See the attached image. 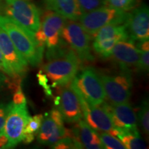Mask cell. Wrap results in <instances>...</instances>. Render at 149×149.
<instances>
[{
  "label": "cell",
  "mask_w": 149,
  "mask_h": 149,
  "mask_svg": "<svg viewBox=\"0 0 149 149\" xmlns=\"http://www.w3.org/2000/svg\"><path fill=\"white\" fill-rule=\"evenodd\" d=\"M0 28L10 37L17 50L27 63L33 67L42 62L44 48L40 47L35 33L30 32L20 24L6 15H0Z\"/></svg>",
  "instance_id": "obj_1"
},
{
  "label": "cell",
  "mask_w": 149,
  "mask_h": 149,
  "mask_svg": "<svg viewBox=\"0 0 149 149\" xmlns=\"http://www.w3.org/2000/svg\"><path fill=\"white\" fill-rule=\"evenodd\" d=\"M81 63L75 53L70 49L64 55L48 61L43 66V71L51 81V87L63 86L71 82L79 72Z\"/></svg>",
  "instance_id": "obj_2"
},
{
  "label": "cell",
  "mask_w": 149,
  "mask_h": 149,
  "mask_svg": "<svg viewBox=\"0 0 149 149\" xmlns=\"http://www.w3.org/2000/svg\"><path fill=\"white\" fill-rule=\"evenodd\" d=\"M70 86L78 97L91 106H97L105 101L106 95L97 70L93 67L83 68L70 82Z\"/></svg>",
  "instance_id": "obj_3"
},
{
  "label": "cell",
  "mask_w": 149,
  "mask_h": 149,
  "mask_svg": "<svg viewBox=\"0 0 149 149\" xmlns=\"http://www.w3.org/2000/svg\"><path fill=\"white\" fill-rule=\"evenodd\" d=\"M120 71L115 74L99 73L109 104H117L129 101L133 88V77L130 68H120Z\"/></svg>",
  "instance_id": "obj_4"
},
{
  "label": "cell",
  "mask_w": 149,
  "mask_h": 149,
  "mask_svg": "<svg viewBox=\"0 0 149 149\" xmlns=\"http://www.w3.org/2000/svg\"><path fill=\"white\" fill-rule=\"evenodd\" d=\"M128 13L104 6L81 15L78 21L86 32L95 35L101 28L108 24H125Z\"/></svg>",
  "instance_id": "obj_5"
},
{
  "label": "cell",
  "mask_w": 149,
  "mask_h": 149,
  "mask_svg": "<svg viewBox=\"0 0 149 149\" xmlns=\"http://www.w3.org/2000/svg\"><path fill=\"white\" fill-rule=\"evenodd\" d=\"M61 38L75 53L81 62L95 59L91 53V35L86 32L79 22L67 20L61 31Z\"/></svg>",
  "instance_id": "obj_6"
},
{
  "label": "cell",
  "mask_w": 149,
  "mask_h": 149,
  "mask_svg": "<svg viewBox=\"0 0 149 149\" xmlns=\"http://www.w3.org/2000/svg\"><path fill=\"white\" fill-rule=\"evenodd\" d=\"M3 10L6 16L30 32L35 33L40 29V12L36 6L29 0H5Z\"/></svg>",
  "instance_id": "obj_7"
},
{
  "label": "cell",
  "mask_w": 149,
  "mask_h": 149,
  "mask_svg": "<svg viewBox=\"0 0 149 149\" xmlns=\"http://www.w3.org/2000/svg\"><path fill=\"white\" fill-rule=\"evenodd\" d=\"M30 117L26 104L16 105L10 102L3 131L13 148L22 141L24 129Z\"/></svg>",
  "instance_id": "obj_8"
},
{
  "label": "cell",
  "mask_w": 149,
  "mask_h": 149,
  "mask_svg": "<svg viewBox=\"0 0 149 149\" xmlns=\"http://www.w3.org/2000/svg\"><path fill=\"white\" fill-rule=\"evenodd\" d=\"M59 94L55 99V104L62 115L64 122L74 124L83 117L82 110L77 95L69 84L58 86Z\"/></svg>",
  "instance_id": "obj_9"
},
{
  "label": "cell",
  "mask_w": 149,
  "mask_h": 149,
  "mask_svg": "<svg viewBox=\"0 0 149 149\" xmlns=\"http://www.w3.org/2000/svg\"><path fill=\"white\" fill-rule=\"evenodd\" d=\"M101 106L109 115L115 128L123 131H138L137 116L128 102L111 104L104 101Z\"/></svg>",
  "instance_id": "obj_10"
},
{
  "label": "cell",
  "mask_w": 149,
  "mask_h": 149,
  "mask_svg": "<svg viewBox=\"0 0 149 149\" xmlns=\"http://www.w3.org/2000/svg\"><path fill=\"white\" fill-rule=\"evenodd\" d=\"M126 30L132 42H142L149 39V10L143 4L128 14L125 22Z\"/></svg>",
  "instance_id": "obj_11"
},
{
  "label": "cell",
  "mask_w": 149,
  "mask_h": 149,
  "mask_svg": "<svg viewBox=\"0 0 149 149\" xmlns=\"http://www.w3.org/2000/svg\"><path fill=\"white\" fill-rule=\"evenodd\" d=\"M0 51L11 76L18 74L24 77L26 74L29 64L17 50L8 34L1 28H0Z\"/></svg>",
  "instance_id": "obj_12"
},
{
  "label": "cell",
  "mask_w": 149,
  "mask_h": 149,
  "mask_svg": "<svg viewBox=\"0 0 149 149\" xmlns=\"http://www.w3.org/2000/svg\"><path fill=\"white\" fill-rule=\"evenodd\" d=\"M83 116L85 122L96 131L105 132L110 135L117 137L120 130L113 126L111 117L101 104L91 106L88 103L81 105Z\"/></svg>",
  "instance_id": "obj_13"
},
{
  "label": "cell",
  "mask_w": 149,
  "mask_h": 149,
  "mask_svg": "<svg viewBox=\"0 0 149 149\" xmlns=\"http://www.w3.org/2000/svg\"><path fill=\"white\" fill-rule=\"evenodd\" d=\"M67 20L61 15L48 9L43 14L40 29L45 35L46 46L48 48H53L60 42L61 31Z\"/></svg>",
  "instance_id": "obj_14"
},
{
  "label": "cell",
  "mask_w": 149,
  "mask_h": 149,
  "mask_svg": "<svg viewBox=\"0 0 149 149\" xmlns=\"http://www.w3.org/2000/svg\"><path fill=\"white\" fill-rule=\"evenodd\" d=\"M66 137L73 138L72 130L57 125L49 113H46L38 131L37 140L41 144L51 146L61 139Z\"/></svg>",
  "instance_id": "obj_15"
},
{
  "label": "cell",
  "mask_w": 149,
  "mask_h": 149,
  "mask_svg": "<svg viewBox=\"0 0 149 149\" xmlns=\"http://www.w3.org/2000/svg\"><path fill=\"white\" fill-rule=\"evenodd\" d=\"M141 51L131 40H123L117 42L112 51V58L120 68H137L141 57Z\"/></svg>",
  "instance_id": "obj_16"
},
{
  "label": "cell",
  "mask_w": 149,
  "mask_h": 149,
  "mask_svg": "<svg viewBox=\"0 0 149 149\" xmlns=\"http://www.w3.org/2000/svg\"><path fill=\"white\" fill-rule=\"evenodd\" d=\"M71 130L73 139L79 141L84 148H104L96 130L93 129L85 121L79 120Z\"/></svg>",
  "instance_id": "obj_17"
},
{
  "label": "cell",
  "mask_w": 149,
  "mask_h": 149,
  "mask_svg": "<svg viewBox=\"0 0 149 149\" xmlns=\"http://www.w3.org/2000/svg\"><path fill=\"white\" fill-rule=\"evenodd\" d=\"M48 10L56 12L67 19L77 21L82 15L77 0H44Z\"/></svg>",
  "instance_id": "obj_18"
},
{
  "label": "cell",
  "mask_w": 149,
  "mask_h": 149,
  "mask_svg": "<svg viewBox=\"0 0 149 149\" xmlns=\"http://www.w3.org/2000/svg\"><path fill=\"white\" fill-rule=\"evenodd\" d=\"M126 149H144L146 145L139 135V131H123L120 130L117 136Z\"/></svg>",
  "instance_id": "obj_19"
},
{
  "label": "cell",
  "mask_w": 149,
  "mask_h": 149,
  "mask_svg": "<svg viewBox=\"0 0 149 149\" xmlns=\"http://www.w3.org/2000/svg\"><path fill=\"white\" fill-rule=\"evenodd\" d=\"M120 41L123 40L118 37L110 39V40L99 41V42L93 41V48L95 53L102 58H109L111 56L112 51L115 44Z\"/></svg>",
  "instance_id": "obj_20"
},
{
  "label": "cell",
  "mask_w": 149,
  "mask_h": 149,
  "mask_svg": "<svg viewBox=\"0 0 149 149\" xmlns=\"http://www.w3.org/2000/svg\"><path fill=\"white\" fill-rule=\"evenodd\" d=\"M137 120L142 131L148 135L149 134V105L148 98L144 99L140 105L137 114Z\"/></svg>",
  "instance_id": "obj_21"
},
{
  "label": "cell",
  "mask_w": 149,
  "mask_h": 149,
  "mask_svg": "<svg viewBox=\"0 0 149 149\" xmlns=\"http://www.w3.org/2000/svg\"><path fill=\"white\" fill-rule=\"evenodd\" d=\"M140 0H105L106 6L125 12L132 10L139 5Z\"/></svg>",
  "instance_id": "obj_22"
},
{
  "label": "cell",
  "mask_w": 149,
  "mask_h": 149,
  "mask_svg": "<svg viewBox=\"0 0 149 149\" xmlns=\"http://www.w3.org/2000/svg\"><path fill=\"white\" fill-rule=\"evenodd\" d=\"M104 148L107 149H126L125 146L122 144L120 139L116 138L115 136L102 132L99 135Z\"/></svg>",
  "instance_id": "obj_23"
},
{
  "label": "cell",
  "mask_w": 149,
  "mask_h": 149,
  "mask_svg": "<svg viewBox=\"0 0 149 149\" xmlns=\"http://www.w3.org/2000/svg\"><path fill=\"white\" fill-rule=\"evenodd\" d=\"M77 1L83 14L106 6L105 0H77Z\"/></svg>",
  "instance_id": "obj_24"
},
{
  "label": "cell",
  "mask_w": 149,
  "mask_h": 149,
  "mask_svg": "<svg viewBox=\"0 0 149 149\" xmlns=\"http://www.w3.org/2000/svg\"><path fill=\"white\" fill-rule=\"evenodd\" d=\"M51 148L55 149H72V148H84L79 141L71 137H64L61 139L55 144L52 145Z\"/></svg>",
  "instance_id": "obj_25"
},
{
  "label": "cell",
  "mask_w": 149,
  "mask_h": 149,
  "mask_svg": "<svg viewBox=\"0 0 149 149\" xmlns=\"http://www.w3.org/2000/svg\"><path fill=\"white\" fill-rule=\"evenodd\" d=\"M44 116L42 114L34 115L33 117H30L29 122L26 125L24 133L34 134L38 133L40 126L42 125Z\"/></svg>",
  "instance_id": "obj_26"
},
{
  "label": "cell",
  "mask_w": 149,
  "mask_h": 149,
  "mask_svg": "<svg viewBox=\"0 0 149 149\" xmlns=\"http://www.w3.org/2000/svg\"><path fill=\"white\" fill-rule=\"evenodd\" d=\"M37 77L38 79V82L41 86L44 88V92L47 96L51 97L53 95V92L51 90V86L48 85V79L46 74H43L42 70H40V72L37 74Z\"/></svg>",
  "instance_id": "obj_27"
},
{
  "label": "cell",
  "mask_w": 149,
  "mask_h": 149,
  "mask_svg": "<svg viewBox=\"0 0 149 149\" xmlns=\"http://www.w3.org/2000/svg\"><path fill=\"white\" fill-rule=\"evenodd\" d=\"M137 70L141 72H148L149 70V51H141V57L137 65Z\"/></svg>",
  "instance_id": "obj_28"
},
{
  "label": "cell",
  "mask_w": 149,
  "mask_h": 149,
  "mask_svg": "<svg viewBox=\"0 0 149 149\" xmlns=\"http://www.w3.org/2000/svg\"><path fill=\"white\" fill-rule=\"evenodd\" d=\"M10 103H0V132H2L4 127L5 121L8 115Z\"/></svg>",
  "instance_id": "obj_29"
},
{
  "label": "cell",
  "mask_w": 149,
  "mask_h": 149,
  "mask_svg": "<svg viewBox=\"0 0 149 149\" xmlns=\"http://www.w3.org/2000/svg\"><path fill=\"white\" fill-rule=\"evenodd\" d=\"M12 102L16 105L26 104V97L24 95L23 91H22V86H19L17 88V90L15 91Z\"/></svg>",
  "instance_id": "obj_30"
},
{
  "label": "cell",
  "mask_w": 149,
  "mask_h": 149,
  "mask_svg": "<svg viewBox=\"0 0 149 149\" xmlns=\"http://www.w3.org/2000/svg\"><path fill=\"white\" fill-rule=\"evenodd\" d=\"M49 113L50 116L53 120H54L56 124L57 125L60 126H64V120H63L62 115H61V113L59 112V111L57 109H53V110H51V112Z\"/></svg>",
  "instance_id": "obj_31"
},
{
  "label": "cell",
  "mask_w": 149,
  "mask_h": 149,
  "mask_svg": "<svg viewBox=\"0 0 149 149\" xmlns=\"http://www.w3.org/2000/svg\"><path fill=\"white\" fill-rule=\"evenodd\" d=\"M10 140L3 131L0 132V148H13Z\"/></svg>",
  "instance_id": "obj_32"
},
{
  "label": "cell",
  "mask_w": 149,
  "mask_h": 149,
  "mask_svg": "<svg viewBox=\"0 0 149 149\" xmlns=\"http://www.w3.org/2000/svg\"><path fill=\"white\" fill-rule=\"evenodd\" d=\"M137 48L141 51H149V42L148 40H144L142 42H138L137 44Z\"/></svg>",
  "instance_id": "obj_33"
},
{
  "label": "cell",
  "mask_w": 149,
  "mask_h": 149,
  "mask_svg": "<svg viewBox=\"0 0 149 149\" xmlns=\"http://www.w3.org/2000/svg\"><path fill=\"white\" fill-rule=\"evenodd\" d=\"M35 139V135L34 134H30V133H24V137L22 141L26 144H31L33 142V141Z\"/></svg>",
  "instance_id": "obj_34"
},
{
  "label": "cell",
  "mask_w": 149,
  "mask_h": 149,
  "mask_svg": "<svg viewBox=\"0 0 149 149\" xmlns=\"http://www.w3.org/2000/svg\"><path fill=\"white\" fill-rule=\"evenodd\" d=\"M6 77L5 76V74L0 72V89L2 88L3 84L6 82Z\"/></svg>",
  "instance_id": "obj_35"
},
{
  "label": "cell",
  "mask_w": 149,
  "mask_h": 149,
  "mask_svg": "<svg viewBox=\"0 0 149 149\" xmlns=\"http://www.w3.org/2000/svg\"><path fill=\"white\" fill-rule=\"evenodd\" d=\"M3 5L2 2H1V0H0V12L3 10Z\"/></svg>",
  "instance_id": "obj_36"
},
{
  "label": "cell",
  "mask_w": 149,
  "mask_h": 149,
  "mask_svg": "<svg viewBox=\"0 0 149 149\" xmlns=\"http://www.w3.org/2000/svg\"><path fill=\"white\" fill-rule=\"evenodd\" d=\"M0 70H1V71H2V72H3V68H2V67L1 66V65H0Z\"/></svg>",
  "instance_id": "obj_37"
}]
</instances>
